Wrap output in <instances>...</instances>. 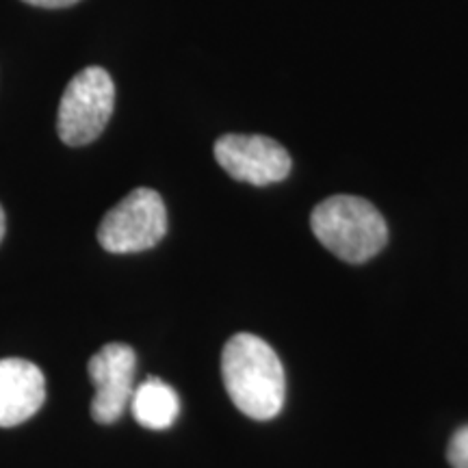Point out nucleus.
I'll list each match as a JSON object with an SVG mask.
<instances>
[{
  "label": "nucleus",
  "mask_w": 468,
  "mask_h": 468,
  "mask_svg": "<svg viewBox=\"0 0 468 468\" xmlns=\"http://www.w3.org/2000/svg\"><path fill=\"white\" fill-rule=\"evenodd\" d=\"M221 378L245 417L269 420L284 406L286 378L271 345L250 332H239L221 351Z\"/></svg>",
  "instance_id": "1"
},
{
  "label": "nucleus",
  "mask_w": 468,
  "mask_h": 468,
  "mask_svg": "<svg viewBox=\"0 0 468 468\" xmlns=\"http://www.w3.org/2000/svg\"><path fill=\"white\" fill-rule=\"evenodd\" d=\"M314 237L347 262H365L379 254L388 239L382 213L356 196H332L310 215Z\"/></svg>",
  "instance_id": "2"
},
{
  "label": "nucleus",
  "mask_w": 468,
  "mask_h": 468,
  "mask_svg": "<svg viewBox=\"0 0 468 468\" xmlns=\"http://www.w3.org/2000/svg\"><path fill=\"white\" fill-rule=\"evenodd\" d=\"M115 104V85L107 69L91 66L69 80L58 102L57 131L63 144L87 145L107 128Z\"/></svg>",
  "instance_id": "3"
},
{
  "label": "nucleus",
  "mask_w": 468,
  "mask_h": 468,
  "mask_svg": "<svg viewBox=\"0 0 468 468\" xmlns=\"http://www.w3.org/2000/svg\"><path fill=\"white\" fill-rule=\"evenodd\" d=\"M167 232V208L154 189L139 186L104 215L98 241L111 254H134L154 248Z\"/></svg>",
  "instance_id": "4"
},
{
  "label": "nucleus",
  "mask_w": 468,
  "mask_h": 468,
  "mask_svg": "<svg viewBox=\"0 0 468 468\" xmlns=\"http://www.w3.org/2000/svg\"><path fill=\"white\" fill-rule=\"evenodd\" d=\"M215 159L234 180L256 186L280 183L292 165L289 152L262 134H224L215 142Z\"/></svg>",
  "instance_id": "5"
},
{
  "label": "nucleus",
  "mask_w": 468,
  "mask_h": 468,
  "mask_svg": "<svg viewBox=\"0 0 468 468\" xmlns=\"http://www.w3.org/2000/svg\"><path fill=\"white\" fill-rule=\"evenodd\" d=\"M134 368H137V356L131 345L111 343L91 356L87 373L96 388V397L91 401V417L96 423H115L131 406Z\"/></svg>",
  "instance_id": "6"
},
{
  "label": "nucleus",
  "mask_w": 468,
  "mask_h": 468,
  "mask_svg": "<svg viewBox=\"0 0 468 468\" xmlns=\"http://www.w3.org/2000/svg\"><path fill=\"white\" fill-rule=\"evenodd\" d=\"M44 401L46 378L39 367L22 358L0 360V427L22 425Z\"/></svg>",
  "instance_id": "7"
},
{
  "label": "nucleus",
  "mask_w": 468,
  "mask_h": 468,
  "mask_svg": "<svg viewBox=\"0 0 468 468\" xmlns=\"http://www.w3.org/2000/svg\"><path fill=\"white\" fill-rule=\"evenodd\" d=\"M133 417L148 430H167L180 412V399L172 386L159 378H148L134 386L131 399Z\"/></svg>",
  "instance_id": "8"
},
{
  "label": "nucleus",
  "mask_w": 468,
  "mask_h": 468,
  "mask_svg": "<svg viewBox=\"0 0 468 468\" xmlns=\"http://www.w3.org/2000/svg\"><path fill=\"white\" fill-rule=\"evenodd\" d=\"M449 464L453 468H468V425L455 431L447 452Z\"/></svg>",
  "instance_id": "9"
},
{
  "label": "nucleus",
  "mask_w": 468,
  "mask_h": 468,
  "mask_svg": "<svg viewBox=\"0 0 468 468\" xmlns=\"http://www.w3.org/2000/svg\"><path fill=\"white\" fill-rule=\"evenodd\" d=\"M27 5H33V7H44V9H61L69 7V5H76L79 0H25Z\"/></svg>",
  "instance_id": "10"
},
{
  "label": "nucleus",
  "mask_w": 468,
  "mask_h": 468,
  "mask_svg": "<svg viewBox=\"0 0 468 468\" xmlns=\"http://www.w3.org/2000/svg\"><path fill=\"white\" fill-rule=\"evenodd\" d=\"M3 237H5V210L0 207V241H3Z\"/></svg>",
  "instance_id": "11"
}]
</instances>
